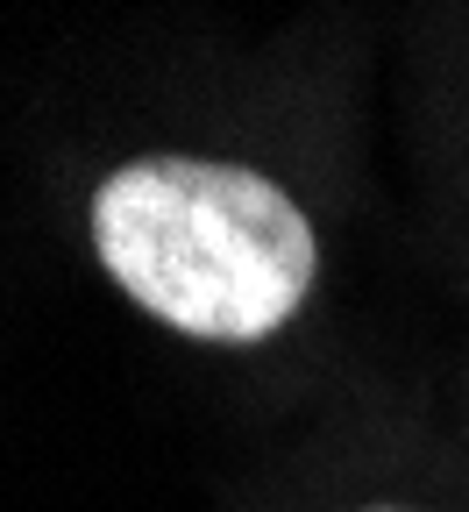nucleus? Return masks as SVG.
Returning <instances> with one entry per match:
<instances>
[{
	"label": "nucleus",
	"mask_w": 469,
	"mask_h": 512,
	"mask_svg": "<svg viewBox=\"0 0 469 512\" xmlns=\"http://www.w3.org/2000/svg\"><path fill=\"white\" fill-rule=\"evenodd\" d=\"M93 249L150 320L228 349L278 335L320 271L313 221L278 178L178 150L100 178Z\"/></svg>",
	"instance_id": "obj_1"
},
{
	"label": "nucleus",
	"mask_w": 469,
	"mask_h": 512,
	"mask_svg": "<svg viewBox=\"0 0 469 512\" xmlns=\"http://www.w3.org/2000/svg\"><path fill=\"white\" fill-rule=\"evenodd\" d=\"M363 512H413V505H363Z\"/></svg>",
	"instance_id": "obj_2"
}]
</instances>
